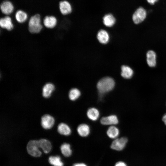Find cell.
Returning a JSON list of instances; mask_svg holds the SVG:
<instances>
[{
    "label": "cell",
    "mask_w": 166,
    "mask_h": 166,
    "mask_svg": "<svg viewBox=\"0 0 166 166\" xmlns=\"http://www.w3.org/2000/svg\"><path fill=\"white\" fill-rule=\"evenodd\" d=\"M127 142L128 139L125 137L116 139L112 142L111 148L116 150H121L125 147Z\"/></svg>",
    "instance_id": "5b68a950"
},
{
    "label": "cell",
    "mask_w": 166,
    "mask_h": 166,
    "mask_svg": "<svg viewBox=\"0 0 166 166\" xmlns=\"http://www.w3.org/2000/svg\"><path fill=\"white\" fill-rule=\"evenodd\" d=\"M147 1L149 3L153 5L157 2L158 0H147Z\"/></svg>",
    "instance_id": "4316f807"
},
{
    "label": "cell",
    "mask_w": 166,
    "mask_h": 166,
    "mask_svg": "<svg viewBox=\"0 0 166 166\" xmlns=\"http://www.w3.org/2000/svg\"><path fill=\"white\" fill-rule=\"evenodd\" d=\"M61 152L66 157H69L72 154V150L69 144L65 143L61 145L60 147Z\"/></svg>",
    "instance_id": "603a6c76"
},
{
    "label": "cell",
    "mask_w": 166,
    "mask_h": 166,
    "mask_svg": "<svg viewBox=\"0 0 166 166\" xmlns=\"http://www.w3.org/2000/svg\"><path fill=\"white\" fill-rule=\"evenodd\" d=\"M146 60L148 65L151 67H155L156 64V54L152 50H149L146 54Z\"/></svg>",
    "instance_id": "4fadbf2b"
},
{
    "label": "cell",
    "mask_w": 166,
    "mask_h": 166,
    "mask_svg": "<svg viewBox=\"0 0 166 166\" xmlns=\"http://www.w3.org/2000/svg\"><path fill=\"white\" fill-rule=\"evenodd\" d=\"M57 19L55 17L53 16H47L44 18L43 24L47 28L52 29L57 25Z\"/></svg>",
    "instance_id": "30bf717a"
},
{
    "label": "cell",
    "mask_w": 166,
    "mask_h": 166,
    "mask_svg": "<svg viewBox=\"0 0 166 166\" xmlns=\"http://www.w3.org/2000/svg\"><path fill=\"white\" fill-rule=\"evenodd\" d=\"M97 38L101 43L105 44L109 41V36L106 31L104 30H100L97 34Z\"/></svg>",
    "instance_id": "e0dca14e"
},
{
    "label": "cell",
    "mask_w": 166,
    "mask_h": 166,
    "mask_svg": "<svg viewBox=\"0 0 166 166\" xmlns=\"http://www.w3.org/2000/svg\"><path fill=\"white\" fill-rule=\"evenodd\" d=\"M115 85V82L113 79L107 77L100 80L97 84V87L99 93L103 94L113 90Z\"/></svg>",
    "instance_id": "6da1fadb"
},
{
    "label": "cell",
    "mask_w": 166,
    "mask_h": 166,
    "mask_svg": "<svg viewBox=\"0 0 166 166\" xmlns=\"http://www.w3.org/2000/svg\"><path fill=\"white\" fill-rule=\"evenodd\" d=\"M100 122L105 125L116 124L118 123V120L116 115H112L102 117L100 120Z\"/></svg>",
    "instance_id": "8fae6325"
},
{
    "label": "cell",
    "mask_w": 166,
    "mask_h": 166,
    "mask_svg": "<svg viewBox=\"0 0 166 166\" xmlns=\"http://www.w3.org/2000/svg\"><path fill=\"white\" fill-rule=\"evenodd\" d=\"M119 133V131L118 128L113 126L109 127L107 131L108 136L112 139L116 138L118 136Z\"/></svg>",
    "instance_id": "7402d4cb"
},
{
    "label": "cell",
    "mask_w": 166,
    "mask_h": 166,
    "mask_svg": "<svg viewBox=\"0 0 166 166\" xmlns=\"http://www.w3.org/2000/svg\"><path fill=\"white\" fill-rule=\"evenodd\" d=\"M115 166H127L126 164L123 162L119 161L117 163Z\"/></svg>",
    "instance_id": "484cf974"
},
{
    "label": "cell",
    "mask_w": 166,
    "mask_h": 166,
    "mask_svg": "<svg viewBox=\"0 0 166 166\" xmlns=\"http://www.w3.org/2000/svg\"><path fill=\"white\" fill-rule=\"evenodd\" d=\"M0 9L2 13L9 15L13 12L14 9L12 3L9 1L3 2L0 5Z\"/></svg>",
    "instance_id": "ba28073f"
},
{
    "label": "cell",
    "mask_w": 166,
    "mask_h": 166,
    "mask_svg": "<svg viewBox=\"0 0 166 166\" xmlns=\"http://www.w3.org/2000/svg\"><path fill=\"white\" fill-rule=\"evenodd\" d=\"M38 140H31L29 141L27 146V149L29 154L32 156L39 157L42 154Z\"/></svg>",
    "instance_id": "3957f363"
},
{
    "label": "cell",
    "mask_w": 166,
    "mask_h": 166,
    "mask_svg": "<svg viewBox=\"0 0 166 166\" xmlns=\"http://www.w3.org/2000/svg\"><path fill=\"white\" fill-rule=\"evenodd\" d=\"M40 148H41L44 152L47 153L51 149L52 145L50 142L48 140L42 139L38 140Z\"/></svg>",
    "instance_id": "5bb4252c"
},
{
    "label": "cell",
    "mask_w": 166,
    "mask_h": 166,
    "mask_svg": "<svg viewBox=\"0 0 166 166\" xmlns=\"http://www.w3.org/2000/svg\"><path fill=\"white\" fill-rule=\"evenodd\" d=\"M116 19L111 14L105 15L103 18V22L104 25L108 27H111L115 23Z\"/></svg>",
    "instance_id": "ffe728a7"
},
{
    "label": "cell",
    "mask_w": 166,
    "mask_h": 166,
    "mask_svg": "<svg viewBox=\"0 0 166 166\" xmlns=\"http://www.w3.org/2000/svg\"><path fill=\"white\" fill-rule=\"evenodd\" d=\"M162 120L165 124L166 125V114L163 116L162 118Z\"/></svg>",
    "instance_id": "f1b7e54d"
},
{
    "label": "cell",
    "mask_w": 166,
    "mask_h": 166,
    "mask_svg": "<svg viewBox=\"0 0 166 166\" xmlns=\"http://www.w3.org/2000/svg\"><path fill=\"white\" fill-rule=\"evenodd\" d=\"M99 115L98 110L95 108H89L87 112V115L88 118L93 121L97 120L98 119Z\"/></svg>",
    "instance_id": "ac0fdd59"
},
{
    "label": "cell",
    "mask_w": 166,
    "mask_h": 166,
    "mask_svg": "<svg viewBox=\"0 0 166 166\" xmlns=\"http://www.w3.org/2000/svg\"><path fill=\"white\" fill-rule=\"evenodd\" d=\"M57 131L61 134L68 136L71 133V129L66 124L61 123L57 126Z\"/></svg>",
    "instance_id": "2e32d148"
},
{
    "label": "cell",
    "mask_w": 166,
    "mask_h": 166,
    "mask_svg": "<svg viewBox=\"0 0 166 166\" xmlns=\"http://www.w3.org/2000/svg\"><path fill=\"white\" fill-rule=\"evenodd\" d=\"M121 75L126 79H129L132 77L133 72L132 69L129 67L123 65L121 68Z\"/></svg>",
    "instance_id": "d6986e66"
},
{
    "label": "cell",
    "mask_w": 166,
    "mask_h": 166,
    "mask_svg": "<svg viewBox=\"0 0 166 166\" xmlns=\"http://www.w3.org/2000/svg\"><path fill=\"white\" fill-rule=\"evenodd\" d=\"M59 10L61 13L64 15L70 13L72 11V6L69 2L64 0L61 1L59 4Z\"/></svg>",
    "instance_id": "9c48e42d"
},
{
    "label": "cell",
    "mask_w": 166,
    "mask_h": 166,
    "mask_svg": "<svg viewBox=\"0 0 166 166\" xmlns=\"http://www.w3.org/2000/svg\"><path fill=\"white\" fill-rule=\"evenodd\" d=\"M28 30L33 34L39 33L42 29L41 23V19L39 14H36L30 18L28 24Z\"/></svg>",
    "instance_id": "7a4b0ae2"
},
{
    "label": "cell",
    "mask_w": 166,
    "mask_h": 166,
    "mask_svg": "<svg viewBox=\"0 0 166 166\" xmlns=\"http://www.w3.org/2000/svg\"><path fill=\"white\" fill-rule=\"evenodd\" d=\"M81 94V92L78 89L73 88L70 89L69 91V98L70 100L74 101L79 98Z\"/></svg>",
    "instance_id": "cb8c5ba5"
},
{
    "label": "cell",
    "mask_w": 166,
    "mask_h": 166,
    "mask_svg": "<svg viewBox=\"0 0 166 166\" xmlns=\"http://www.w3.org/2000/svg\"><path fill=\"white\" fill-rule=\"evenodd\" d=\"M55 89L53 84L51 83H48L43 86L42 90V95L45 98H48L50 97L52 92Z\"/></svg>",
    "instance_id": "7c38bea8"
},
{
    "label": "cell",
    "mask_w": 166,
    "mask_h": 166,
    "mask_svg": "<svg viewBox=\"0 0 166 166\" xmlns=\"http://www.w3.org/2000/svg\"><path fill=\"white\" fill-rule=\"evenodd\" d=\"M54 123V118L49 114L44 115L41 118V124L42 127L45 129L51 128Z\"/></svg>",
    "instance_id": "8992f818"
},
{
    "label": "cell",
    "mask_w": 166,
    "mask_h": 166,
    "mask_svg": "<svg viewBox=\"0 0 166 166\" xmlns=\"http://www.w3.org/2000/svg\"><path fill=\"white\" fill-rule=\"evenodd\" d=\"M77 131L78 134L81 136L85 137L88 136L90 132L89 126L85 124H82L78 126Z\"/></svg>",
    "instance_id": "9a60e30c"
},
{
    "label": "cell",
    "mask_w": 166,
    "mask_h": 166,
    "mask_svg": "<svg viewBox=\"0 0 166 166\" xmlns=\"http://www.w3.org/2000/svg\"><path fill=\"white\" fill-rule=\"evenodd\" d=\"M73 166H87L83 163H76L74 164Z\"/></svg>",
    "instance_id": "83f0119b"
},
{
    "label": "cell",
    "mask_w": 166,
    "mask_h": 166,
    "mask_svg": "<svg viewBox=\"0 0 166 166\" xmlns=\"http://www.w3.org/2000/svg\"><path fill=\"white\" fill-rule=\"evenodd\" d=\"M49 161L50 164L54 166H63V163L59 156H51L49 158Z\"/></svg>",
    "instance_id": "d4e9b609"
},
{
    "label": "cell",
    "mask_w": 166,
    "mask_h": 166,
    "mask_svg": "<svg viewBox=\"0 0 166 166\" xmlns=\"http://www.w3.org/2000/svg\"><path fill=\"white\" fill-rule=\"evenodd\" d=\"M15 18L17 21L19 23H23L27 19L28 15L25 11L19 10H18L15 14Z\"/></svg>",
    "instance_id": "44dd1931"
},
{
    "label": "cell",
    "mask_w": 166,
    "mask_h": 166,
    "mask_svg": "<svg viewBox=\"0 0 166 166\" xmlns=\"http://www.w3.org/2000/svg\"><path fill=\"white\" fill-rule=\"evenodd\" d=\"M146 10L142 7H140L133 13L132 20L135 23L138 24L143 22L146 18Z\"/></svg>",
    "instance_id": "277c9868"
},
{
    "label": "cell",
    "mask_w": 166,
    "mask_h": 166,
    "mask_svg": "<svg viewBox=\"0 0 166 166\" xmlns=\"http://www.w3.org/2000/svg\"><path fill=\"white\" fill-rule=\"evenodd\" d=\"M0 26L2 28L10 31L14 28V25L11 18L9 16L1 18L0 20Z\"/></svg>",
    "instance_id": "52a82bcc"
}]
</instances>
